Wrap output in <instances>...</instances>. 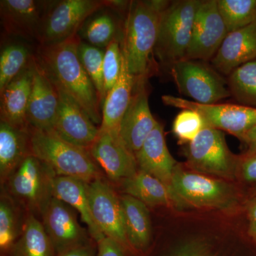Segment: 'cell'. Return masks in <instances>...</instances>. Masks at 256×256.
Wrapping results in <instances>:
<instances>
[{
  "mask_svg": "<svg viewBox=\"0 0 256 256\" xmlns=\"http://www.w3.org/2000/svg\"><path fill=\"white\" fill-rule=\"evenodd\" d=\"M34 66L35 57L0 92L1 121L18 129L30 128L26 120V110L32 92Z\"/></svg>",
  "mask_w": 256,
  "mask_h": 256,
  "instance_id": "d6986e66",
  "label": "cell"
},
{
  "mask_svg": "<svg viewBox=\"0 0 256 256\" xmlns=\"http://www.w3.org/2000/svg\"><path fill=\"white\" fill-rule=\"evenodd\" d=\"M146 82H136L130 104L120 127V137L134 154L158 124L150 108Z\"/></svg>",
  "mask_w": 256,
  "mask_h": 256,
  "instance_id": "2e32d148",
  "label": "cell"
},
{
  "mask_svg": "<svg viewBox=\"0 0 256 256\" xmlns=\"http://www.w3.org/2000/svg\"><path fill=\"white\" fill-rule=\"evenodd\" d=\"M78 53L82 66L97 90L102 107L106 99L104 79L105 50L82 41L79 44Z\"/></svg>",
  "mask_w": 256,
  "mask_h": 256,
  "instance_id": "1f68e13d",
  "label": "cell"
},
{
  "mask_svg": "<svg viewBox=\"0 0 256 256\" xmlns=\"http://www.w3.org/2000/svg\"><path fill=\"white\" fill-rule=\"evenodd\" d=\"M188 164L196 172L234 178L242 158L229 150L224 133L206 126L186 149Z\"/></svg>",
  "mask_w": 256,
  "mask_h": 256,
  "instance_id": "8992f818",
  "label": "cell"
},
{
  "mask_svg": "<svg viewBox=\"0 0 256 256\" xmlns=\"http://www.w3.org/2000/svg\"><path fill=\"white\" fill-rule=\"evenodd\" d=\"M168 1L130 2L122 28L121 46L136 82L146 80L152 72L160 16Z\"/></svg>",
  "mask_w": 256,
  "mask_h": 256,
  "instance_id": "7a4b0ae2",
  "label": "cell"
},
{
  "mask_svg": "<svg viewBox=\"0 0 256 256\" xmlns=\"http://www.w3.org/2000/svg\"><path fill=\"white\" fill-rule=\"evenodd\" d=\"M247 234L250 242L256 246V196L247 202Z\"/></svg>",
  "mask_w": 256,
  "mask_h": 256,
  "instance_id": "74e56055",
  "label": "cell"
},
{
  "mask_svg": "<svg viewBox=\"0 0 256 256\" xmlns=\"http://www.w3.org/2000/svg\"><path fill=\"white\" fill-rule=\"evenodd\" d=\"M54 85L58 92V107L52 134L89 150L98 137L99 128L73 98L58 86Z\"/></svg>",
  "mask_w": 256,
  "mask_h": 256,
  "instance_id": "4fadbf2b",
  "label": "cell"
},
{
  "mask_svg": "<svg viewBox=\"0 0 256 256\" xmlns=\"http://www.w3.org/2000/svg\"><path fill=\"white\" fill-rule=\"evenodd\" d=\"M245 146L246 150L242 156L256 154V126L246 133L242 140Z\"/></svg>",
  "mask_w": 256,
  "mask_h": 256,
  "instance_id": "ab89813d",
  "label": "cell"
},
{
  "mask_svg": "<svg viewBox=\"0 0 256 256\" xmlns=\"http://www.w3.org/2000/svg\"><path fill=\"white\" fill-rule=\"evenodd\" d=\"M206 126V122L198 112L182 110L174 119L172 129L180 143L188 144Z\"/></svg>",
  "mask_w": 256,
  "mask_h": 256,
  "instance_id": "d6a6232c",
  "label": "cell"
},
{
  "mask_svg": "<svg viewBox=\"0 0 256 256\" xmlns=\"http://www.w3.org/2000/svg\"><path fill=\"white\" fill-rule=\"evenodd\" d=\"M228 33L256 22V0H217Z\"/></svg>",
  "mask_w": 256,
  "mask_h": 256,
  "instance_id": "4dcf8cb0",
  "label": "cell"
},
{
  "mask_svg": "<svg viewBox=\"0 0 256 256\" xmlns=\"http://www.w3.org/2000/svg\"><path fill=\"white\" fill-rule=\"evenodd\" d=\"M178 92L202 104H215L230 97L228 80L202 60H182L170 66Z\"/></svg>",
  "mask_w": 256,
  "mask_h": 256,
  "instance_id": "ba28073f",
  "label": "cell"
},
{
  "mask_svg": "<svg viewBox=\"0 0 256 256\" xmlns=\"http://www.w3.org/2000/svg\"><path fill=\"white\" fill-rule=\"evenodd\" d=\"M238 174L246 183L254 185L252 190L256 188V154L242 156Z\"/></svg>",
  "mask_w": 256,
  "mask_h": 256,
  "instance_id": "d590c367",
  "label": "cell"
},
{
  "mask_svg": "<svg viewBox=\"0 0 256 256\" xmlns=\"http://www.w3.org/2000/svg\"><path fill=\"white\" fill-rule=\"evenodd\" d=\"M124 230L130 246L144 250L150 242L152 226L148 206L130 195L120 197Z\"/></svg>",
  "mask_w": 256,
  "mask_h": 256,
  "instance_id": "d4e9b609",
  "label": "cell"
},
{
  "mask_svg": "<svg viewBox=\"0 0 256 256\" xmlns=\"http://www.w3.org/2000/svg\"><path fill=\"white\" fill-rule=\"evenodd\" d=\"M88 196L92 218L106 237L130 246L124 230L120 198L100 178L88 184Z\"/></svg>",
  "mask_w": 256,
  "mask_h": 256,
  "instance_id": "7c38bea8",
  "label": "cell"
},
{
  "mask_svg": "<svg viewBox=\"0 0 256 256\" xmlns=\"http://www.w3.org/2000/svg\"><path fill=\"white\" fill-rule=\"evenodd\" d=\"M217 0L202 1L197 10L186 60H212L228 35Z\"/></svg>",
  "mask_w": 256,
  "mask_h": 256,
  "instance_id": "8fae6325",
  "label": "cell"
},
{
  "mask_svg": "<svg viewBox=\"0 0 256 256\" xmlns=\"http://www.w3.org/2000/svg\"><path fill=\"white\" fill-rule=\"evenodd\" d=\"M32 154L30 128L18 129L0 122V176L8 181L24 160Z\"/></svg>",
  "mask_w": 256,
  "mask_h": 256,
  "instance_id": "cb8c5ba5",
  "label": "cell"
},
{
  "mask_svg": "<svg viewBox=\"0 0 256 256\" xmlns=\"http://www.w3.org/2000/svg\"><path fill=\"white\" fill-rule=\"evenodd\" d=\"M11 250L12 256H57L43 224L32 214L28 215L22 234Z\"/></svg>",
  "mask_w": 256,
  "mask_h": 256,
  "instance_id": "4316f807",
  "label": "cell"
},
{
  "mask_svg": "<svg viewBox=\"0 0 256 256\" xmlns=\"http://www.w3.org/2000/svg\"><path fill=\"white\" fill-rule=\"evenodd\" d=\"M32 154L50 166L56 176H69L90 183L100 178V170L90 152L52 133L30 126Z\"/></svg>",
  "mask_w": 256,
  "mask_h": 256,
  "instance_id": "3957f363",
  "label": "cell"
},
{
  "mask_svg": "<svg viewBox=\"0 0 256 256\" xmlns=\"http://www.w3.org/2000/svg\"><path fill=\"white\" fill-rule=\"evenodd\" d=\"M58 107L56 88L35 58L32 92L26 110L28 126L43 132L52 133Z\"/></svg>",
  "mask_w": 256,
  "mask_h": 256,
  "instance_id": "e0dca14e",
  "label": "cell"
},
{
  "mask_svg": "<svg viewBox=\"0 0 256 256\" xmlns=\"http://www.w3.org/2000/svg\"><path fill=\"white\" fill-rule=\"evenodd\" d=\"M175 205L226 210L238 202V192L230 184L176 166L170 184Z\"/></svg>",
  "mask_w": 256,
  "mask_h": 256,
  "instance_id": "5b68a950",
  "label": "cell"
},
{
  "mask_svg": "<svg viewBox=\"0 0 256 256\" xmlns=\"http://www.w3.org/2000/svg\"><path fill=\"white\" fill-rule=\"evenodd\" d=\"M82 36L88 44L98 48H106L114 38H122L118 24L110 13L105 12L86 22L80 28Z\"/></svg>",
  "mask_w": 256,
  "mask_h": 256,
  "instance_id": "f1b7e54d",
  "label": "cell"
},
{
  "mask_svg": "<svg viewBox=\"0 0 256 256\" xmlns=\"http://www.w3.org/2000/svg\"><path fill=\"white\" fill-rule=\"evenodd\" d=\"M252 192H254V195H252V196H256V188L252 190Z\"/></svg>",
  "mask_w": 256,
  "mask_h": 256,
  "instance_id": "b9f144b4",
  "label": "cell"
},
{
  "mask_svg": "<svg viewBox=\"0 0 256 256\" xmlns=\"http://www.w3.org/2000/svg\"><path fill=\"white\" fill-rule=\"evenodd\" d=\"M50 3L44 0H1L0 18L5 35L37 43Z\"/></svg>",
  "mask_w": 256,
  "mask_h": 256,
  "instance_id": "5bb4252c",
  "label": "cell"
},
{
  "mask_svg": "<svg viewBox=\"0 0 256 256\" xmlns=\"http://www.w3.org/2000/svg\"><path fill=\"white\" fill-rule=\"evenodd\" d=\"M44 227L57 255L86 244L85 232L75 212L67 204L52 196L41 212Z\"/></svg>",
  "mask_w": 256,
  "mask_h": 256,
  "instance_id": "9a60e30c",
  "label": "cell"
},
{
  "mask_svg": "<svg viewBox=\"0 0 256 256\" xmlns=\"http://www.w3.org/2000/svg\"><path fill=\"white\" fill-rule=\"evenodd\" d=\"M134 86L136 80L130 72L127 58L122 50L120 74L114 86L106 96L102 105L100 132H108L120 136L121 122L130 104Z\"/></svg>",
  "mask_w": 256,
  "mask_h": 256,
  "instance_id": "7402d4cb",
  "label": "cell"
},
{
  "mask_svg": "<svg viewBox=\"0 0 256 256\" xmlns=\"http://www.w3.org/2000/svg\"><path fill=\"white\" fill-rule=\"evenodd\" d=\"M88 184L82 180L69 176H55L52 180L53 196L78 210L82 222L86 224L88 233L96 242L105 238L92 218Z\"/></svg>",
  "mask_w": 256,
  "mask_h": 256,
  "instance_id": "603a6c76",
  "label": "cell"
},
{
  "mask_svg": "<svg viewBox=\"0 0 256 256\" xmlns=\"http://www.w3.org/2000/svg\"><path fill=\"white\" fill-rule=\"evenodd\" d=\"M55 176L50 166L32 154L8 178L9 190L32 210L41 213L53 196L52 180Z\"/></svg>",
  "mask_w": 256,
  "mask_h": 256,
  "instance_id": "30bf717a",
  "label": "cell"
},
{
  "mask_svg": "<svg viewBox=\"0 0 256 256\" xmlns=\"http://www.w3.org/2000/svg\"><path fill=\"white\" fill-rule=\"evenodd\" d=\"M98 256H124V248L114 239L105 237L98 242Z\"/></svg>",
  "mask_w": 256,
  "mask_h": 256,
  "instance_id": "8d00e7d4",
  "label": "cell"
},
{
  "mask_svg": "<svg viewBox=\"0 0 256 256\" xmlns=\"http://www.w3.org/2000/svg\"><path fill=\"white\" fill-rule=\"evenodd\" d=\"M164 104L198 112L210 127L226 131L242 140L256 126V108L235 104H202L172 95L162 96Z\"/></svg>",
  "mask_w": 256,
  "mask_h": 256,
  "instance_id": "9c48e42d",
  "label": "cell"
},
{
  "mask_svg": "<svg viewBox=\"0 0 256 256\" xmlns=\"http://www.w3.org/2000/svg\"><path fill=\"white\" fill-rule=\"evenodd\" d=\"M202 1L169 2L160 16L154 54L162 63L171 66L186 58L192 40L195 16Z\"/></svg>",
  "mask_w": 256,
  "mask_h": 256,
  "instance_id": "277c9868",
  "label": "cell"
},
{
  "mask_svg": "<svg viewBox=\"0 0 256 256\" xmlns=\"http://www.w3.org/2000/svg\"><path fill=\"white\" fill-rule=\"evenodd\" d=\"M18 237V226L14 206L8 198H1L0 203V248L8 250L12 248Z\"/></svg>",
  "mask_w": 256,
  "mask_h": 256,
  "instance_id": "e575fe53",
  "label": "cell"
},
{
  "mask_svg": "<svg viewBox=\"0 0 256 256\" xmlns=\"http://www.w3.org/2000/svg\"><path fill=\"white\" fill-rule=\"evenodd\" d=\"M56 256H92V249L86 244L69 249Z\"/></svg>",
  "mask_w": 256,
  "mask_h": 256,
  "instance_id": "60d3db41",
  "label": "cell"
},
{
  "mask_svg": "<svg viewBox=\"0 0 256 256\" xmlns=\"http://www.w3.org/2000/svg\"><path fill=\"white\" fill-rule=\"evenodd\" d=\"M126 194L134 197L146 206L174 204L170 188L154 176L138 170L137 173L122 181Z\"/></svg>",
  "mask_w": 256,
  "mask_h": 256,
  "instance_id": "484cf974",
  "label": "cell"
},
{
  "mask_svg": "<svg viewBox=\"0 0 256 256\" xmlns=\"http://www.w3.org/2000/svg\"><path fill=\"white\" fill-rule=\"evenodd\" d=\"M171 256H214L210 255L203 248L197 246L186 245L175 252ZM250 256H256V252H252Z\"/></svg>",
  "mask_w": 256,
  "mask_h": 256,
  "instance_id": "f35d334b",
  "label": "cell"
},
{
  "mask_svg": "<svg viewBox=\"0 0 256 256\" xmlns=\"http://www.w3.org/2000/svg\"><path fill=\"white\" fill-rule=\"evenodd\" d=\"M26 42H8L2 47L0 54V92L34 58V52Z\"/></svg>",
  "mask_w": 256,
  "mask_h": 256,
  "instance_id": "83f0119b",
  "label": "cell"
},
{
  "mask_svg": "<svg viewBox=\"0 0 256 256\" xmlns=\"http://www.w3.org/2000/svg\"><path fill=\"white\" fill-rule=\"evenodd\" d=\"M78 34L50 45H37L35 58L56 85L62 88L85 111L96 126L102 122V106L92 80L80 58Z\"/></svg>",
  "mask_w": 256,
  "mask_h": 256,
  "instance_id": "6da1fadb",
  "label": "cell"
},
{
  "mask_svg": "<svg viewBox=\"0 0 256 256\" xmlns=\"http://www.w3.org/2000/svg\"><path fill=\"white\" fill-rule=\"evenodd\" d=\"M134 156L138 170L154 176L170 186L178 163L166 146L164 129L160 122L146 138Z\"/></svg>",
  "mask_w": 256,
  "mask_h": 256,
  "instance_id": "44dd1931",
  "label": "cell"
},
{
  "mask_svg": "<svg viewBox=\"0 0 256 256\" xmlns=\"http://www.w3.org/2000/svg\"><path fill=\"white\" fill-rule=\"evenodd\" d=\"M122 38H114L105 50L104 58V79L106 98L117 82L120 74L122 66Z\"/></svg>",
  "mask_w": 256,
  "mask_h": 256,
  "instance_id": "836d02e7",
  "label": "cell"
},
{
  "mask_svg": "<svg viewBox=\"0 0 256 256\" xmlns=\"http://www.w3.org/2000/svg\"><path fill=\"white\" fill-rule=\"evenodd\" d=\"M89 152L96 163L114 181H124L138 171L134 154L126 148L118 134L99 132L98 137Z\"/></svg>",
  "mask_w": 256,
  "mask_h": 256,
  "instance_id": "ac0fdd59",
  "label": "cell"
},
{
  "mask_svg": "<svg viewBox=\"0 0 256 256\" xmlns=\"http://www.w3.org/2000/svg\"><path fill=\"white\" fill-rule=\"evenodd\" d=\"M105 0H58L50 1L46 12L37 45H50L65 41L78 34L88 18L104 8Z\"/></svg>",
  "mask_w": 256,
  "mask_h": 256,
  "instance_id": "52a82bcc",
  "label": "cell"
},
{
  "mask_svg": "<svg viewBox=\"0 0 256 256\" xmlns=\"http://www.w3.org/2000/svg\"><path fill=\"white\" fill-rule=\"evenodd\" d=\"M232 96L240 105L256 108V58L242 65L228 76Z\"/></svg>",
  "mask_w": 256,
  "mask_h": 256,
  "instance_id": "f546056e",
  "label": "cell"
},
{
  "mask_svg": "<svg viewBox=\"0 0 256 256\" xmlns=\"http://www.w3.org/2000/svg\"><path fill=\"white\" fill-rule=\"evenodd\" d=\"M256 58V22L230 32L212 60L220 74L229 76L244 64Z\"/></svg>",
  "mask_w": 256,
  "mask_h": 256,
  "instance_id": "ffe728a7",
  "label": "cell"
}]
</instances>
